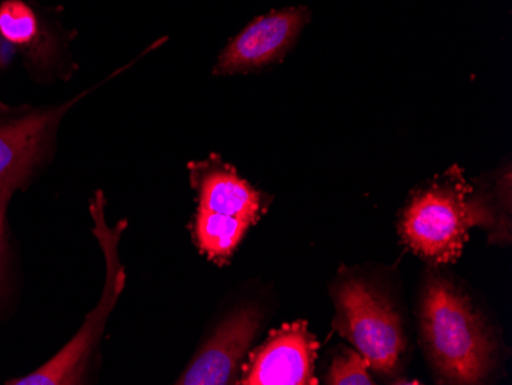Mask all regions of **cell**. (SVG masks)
I'll return each mask as SVG.
<instances>
[{
	"mask_svg": "<svg viewBox=\"0 0 512 385\" xmlns=\"http://www.w3.org/2000/svg\"><path fill=\"white\" fill-rule=\"evenodd\" d=\"M246 218L230 217L198 208L195 217V241L198 249L212 261H223L234 254L249 229Z\"/></svg>",
	"mask_w": 512,
	"mask_h": 385,
	"instance_id": "cell-11",
	"label": "cell"
},
{
	"mask_svg": "<svg viewBox=\"0 0 512 385\" xmlns=\"http://www.w3.org/2000/svg\"><path fill=\"white\" fill-rule=\"evenodd\" d=\"M17 56H19V53H17L13 43L7 37L0 34V71L10 68L11 63L16 60Z\"/></svg>",
	"mask_w": 512,
	"mask_h": 385,
	"instance_id": "cell-14",
	"label": "cell"
},
{
	"mask_svg": "<svg viewBox=\"0 0 512 385\" xmlns=\"http://www.w3.org/2000/svg\"><path fill=\"white\" fill-rule=\"evenodd\" d=\"M0 34L13 43L34 79L62 77L66 39L46 11L27 0H2Z\"/></svg>",
	"mask_w": 512,
	"mask_h": 385,
	"instance_id": "cell-6",
	"label": "cell"
},
{
	"mask_svg": "<svg viewBox=\"0 0 512 385\" xmlns=\"http://www.w3.org/2000/svg\"><path fill=\"white\" fill-rule=\"evenodd\" d=\"M192 183L200 195V206L218 214L246 218L255 223L263 211V200L232 166L207 162L192 168Z\"/></svg>",
	"mask_w": 512,
	"mask_h": 385,
	"instance_id": "cell-10",
	"label": "cell"
},
{
	"mask_svg": "<svg viewBox=\"0 0 512 385\" xmlns=\"http://www.w3.org/2000/svg\"><path fill=\"white\" fill-rule=\"evenodd\" d=\"M496 224L490 198L474 191L457 166L414 195L401 220V234L414 254L434 264L456 263L476 226Z\"/></svg>",
	"mask_w": 512,
	"mask_h": 385,
	"instance_id": "cell-1",
	"label": "cell"
},
{
	"mask_svg": "<svg viewBox=\"0 0 512 385\" xmlns=\"http://www.w3.org/2000/svg\"><path fill=\"white\" fill-rule=\"evenodd\" d=\"M310 20L307 7L270 11L252 20L218 57L215 76L247 73L281 59Z\"/></svg>",
	"mask_w": 512,
	"mask_h": 385,
	"instance_id": "cell-7",
	"label": "cell"
},
{
	"mask_svg": "<svg viewBox=\"0 0 512 385\" xmlns=\"http://www.w3.org/2000/svg\"><path fill=\"white\" fill-rule=\"evenodd\" d=\"M319 343L306 321L273 330L266 343L253 350L244 366L243 385H315Z\"/></svg>",
	"mask_w": 512,
	"mask_h": 385,
	"instance_id": "cell-8",
	"label": "cell"
},
{
	"mask_svg": "<svg viewBox=\"0 0 512 385\" xmlns=\"http://www.w3.org/2000/svg\"><path fill=\"white\" fill-rule=\"evenodd\" d=\"M368 362L359 352L345 350L336 356L330 367L327 382L332 385H371L375 384L368 373Z\"/></svg>",
	"mask_w": 512,
	"mask_h": 385,
	"instance_id": "cell-12",
	"label": "cell"
},
{
	"mask_svg": "<svg viewBox=\"0 0 512 385\" xmlns=\"http://www.w3.org/2000/svg\"><path fill=\"white\" fill-rule=\"evenodd\" d=\"M422 330L434 369L444 381L479 384L490 375L493 341L470 300L447 280L428 281Z\"/></svg>",
	"mask_w": 512,
	"mask_h": 385,
	"instance_id": "cell-2",
	"label": "cell"
},
{
	"mask_svg": "<svg viewBox=\"0 0 512 385\" xmlns=\"http://www.w3.org/2000/svg\"><path fill=\"white\" fill-rule=\"evenodd\" d=\"M89 91L57 106L0 103V192L23 191L54 151L57 129L66 112Z\"/></svg>",
	"mask_w": 512,
	"mask_h": 385,
	"instance_id": "cell-5",
	"label": "cell"
},
{
	"mask_svg": "<svg viewBox=\"0 0 512 385\" xmlns=\"http://www.w3.org/2000/svg\"><path fill=\"white\" fill-rule=\"evenodd\" d=\"M14 192H0V306L4 303L10 275V235H8V206Z\"/></svg>",
	"mask_w": 512,
	"mask_h": 385,
	"instance_id": "cell-13",
	"label": "cell"
},
{
	"mask_svg": "<svg viewBox=\"0 0 512 385\" xmlns=\"http://www.w3.org/2000/svg\"><path fill=\"white\" fill-rule=\"evenodd\" d=\"M335 303V329L355 344L370 369L393 375L405 350V338L390 300L364 281L350 280L336 287Z\"/></svg>",
	"mask_w": 512,
	"mask_h": 385,
	"instance_id": "cell-4",
	"label": "cell"
},
{
	"mask_svg": "<svg viewBox=\"0 0 512 385\" xmlns=\"http://www.w3.org/2000/svg\"><path fill=\"white\" fill-rule=\"evenodd\" d=\"M89 209L94 220V235L102 246L106 261V283L100 303L86 316L79 332L53 358L22 378L8 379L5 382L7 385H77L85 382L89 359L100 344L106 321L119 301L126 283L125 267L119 258L120 237L125 231L126 220L109 228L106 224L105 197L102 191L97 192Z\"/></svg>",
	"mask_w": 512,
	"mask_h": 385,
	"instance_id": "cell-3",
	"label": "cell"
},
{
	"mask_svg": "<svg viewBox=\"0 0 512 385\" xmlns=\"http://www.w3.org/2000/svg\"><path fill=\"white\" fill-rule=\"evenodd\" d=\"M260 309L247 306L230 313L197 353L177 384L226 385L234 381L240 362L260 330Z\"/></svg>",
	"mask_w": 512,
	"mask_h": 385,
	"instance_id": "cell-9",
	"label": "cell"
}]
</instances>
